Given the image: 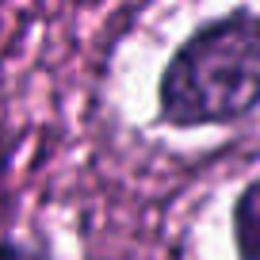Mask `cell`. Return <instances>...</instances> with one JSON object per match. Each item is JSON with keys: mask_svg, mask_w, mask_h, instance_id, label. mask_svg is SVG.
Segmentation results:
<instances>
[{"mask_svg": "<svg viewBox=\"0 0 260 260\" xmlns=\"http://www.w3.org/2000/svg\"><path fill=\"white\" fill-rule=\"evenodd\" d=\"M0 260H57L46 245H31L19 237H0Z\"/></svg>", "mask_w": 260, "mask_h": 260, "instance_id": "obj_3", "label": "cell"}, {"mask_svg": "<svg viewBox=\"0 0 260 260\" xmlns=\"http://www.w3.org/2000/svg\"><path fill=\"white\" fill-rule=\"evenodd\" d=\"M16 153H19V134L0 122V187L8 184V172H12V165H16Z\"/></svg>", "mask_w": 260, "mask_h": 260, "instance_id": "obj_4", "label": "cell"}, {"mask_svg": "<svg viewBox=\"0 0 260 260\" xmlns=\"http://www.w3.org/2000/svg\"><path fill=\"white\" fill-rule=\"evenodd\" d=\"M230 234L237 260H260V176H252L237 191L230 211Z\"/></svg>", "mask_w": 260, "mask_h": 260, "instance_id": "obj_2", "label": "cell"}, {"mask_svg": "<svg viewBox=\"0 0 260 260\" xmlns=\"http://www.w3.org/2000/svg\"><path fill=\"white\" fill-rule=\"evenodd\" d=\"M260 111V12L234 8L199 23L165 61L157 119L172 130L234 126Z\"/></svg>", "mask_w": 260, "mask_h": 260, "instance_id": "obj_1", "label": "cell"}]
</instances>
